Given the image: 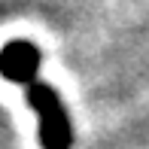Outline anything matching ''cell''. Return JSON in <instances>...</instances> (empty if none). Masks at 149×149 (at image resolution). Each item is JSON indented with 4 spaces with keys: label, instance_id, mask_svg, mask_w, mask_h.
<instances>
[{
    "label": "cell",
    "instance_id": "obj_1",
    "mask_svg": "<svg viewBox=\"0 0 149 149\" xmlns=\"http://www.w3.org/2000/svg\"><path fill=\"white\" fill-rule=\"evenodd\" d=\"M43 55L28 40H12L0 49V76L22 85L37 116V137L43 149H73V122L58 91L40 76Z\"/></svg>",
    "mask_w": 149,
    "mask_h": 149
}]
</instances>
